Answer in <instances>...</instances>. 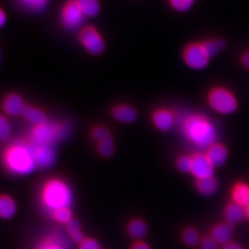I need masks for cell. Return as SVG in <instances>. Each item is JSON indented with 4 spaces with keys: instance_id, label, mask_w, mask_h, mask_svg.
<instances>
[{
    "instance_id": "cell-2",
    "label": "cell",
    "mask_w": 249,
    "mask_h": 249,
    "mask_svg": "<svg viewBox=\"0 0 249 249\" xmlns=\"http://www.w3.org/2000/svg\"><path fill=\"white\" fill-rule=\"evenodd\" d=\"M2 163L10 173L27 175L36 168L29 141L17 142L5 149Z\"/></svg>"
},
{
    "instance_id": "cell-18",
    "label": "cell",
    "mask_w": 249,
    "mask_h": 249,
    "mask_svg": "<svg viewBox=\"0 0 249 249\" xmlns=\"http://www.w3.org/2000/svg\"><path fill=\"white\" fill-rule=\"evenodd\" d=\"M86 18H94L101 13V0H75Z\"/></svg>"
},
{
    "instance_id": "cell-33",
    "label": "cell",
    "mask_w": 249,
    "mask_h": 249,
    "mask_svg": "<svg viewBox=\"0 0 249 249\" xmlns=\"http://www.w3.org/2000/svg\"><path fill=\"white\" fill-rule=\"evenodd\" d=\"M239 60L241 66L249 71V48L245 49L240 53Z\"/></svg>"
},
{
    "instance_id": "cell-20",
    "label": "cell",
    "mask_w": 249,
    "mask_h": 249,
    "mask_svg": "<svg viewBox=\"0 0 249 249\" xmlns=\"http://www.w3.org/2000/svg\"><path fill=\"white\" fill-rule=\"evenodd\" d=\"M17 212V205L14 200L7 195H0V218L10 219Z\"/></svg>"
},
{
    "instance_id": "cell-1",
    "label": "cell",
    "mask_w": 249,
    "mask_h": 249,
    "mask_svg": "<svg viewBox=\"0 0 249 249\" xmlns=\"http://www.w3.org/2000/svg\"><path fill=\"white\" fill-rule=\"evenodd\" d=\"M180 130L185 139L197 148L207 149L215 143L217 130L210 119L197 113L185 116L180 123Z\"/></svg>"
},
{
    "instance_id": "cell-34",
    "label": "cell",
    "mask_w": 249,
    "mask_h": 249,
    "mask_svg": "<svg viewBox=\"0 0 249 249\" xmlns=\"http://www.w3.org/2000/svg\"><path fill=\"white\" fill-rule=\"evenodd\" d=\"M218 244L213 238L206 237L204 238L202 242H201V247L202 249H218Z\"/></svg>"
},
{
    "instance_id": "cell-35",
    "label": "cell",
    "mask_w": 249,
    "mask_h": 249,
    "mask_svg": "<svg viewBox=\"0 0 249 249\" xmlns=\"http://www.w3.org/2000/svg\"><path fill=\"white\" fill-rule=\"evenodd\" d=\"M48 2L49 0H34L31 4L29 5V8L34 10V11L43 9Z\"/></svg>"
},
{
    "instance_id": "cell-22",
    "label": "cell",
    "mask_w": 249,
    "mask_h": 249,
    "mask_svg": "<svg viewBox=\"0 0 249 249\" xmlns=\"http://www.w3.org/2000/svg\"><path fill=\"white\" fill-rule=\"evenodd\" d=\"M127 231L131 237L136 240H140L146 235L147 226L144 221L136 218L129 222L127 227Z\"/></svg>"
},
{
    "instance_id": "cell-27",
    "label": "cell",
    "mask_w": 249,
    "mask_h": 249,
    "mask_svg": "<svg viewBox=\"0 0 249 249\" xmlns=\"http://www.w3.org/2000/svg\"><path fill=\"white\" fill-rule=\"evenodd\" d=\"M52 215L57 222L65 225L73 220V213L70 207L58 209L52 213Z\"/></svg>"
},
{
    "instance_id": "cell-31",
    "label": "cell",
    "mask_w": 249,
    "mask_h": 249,
    "mask_svg": "<svg viewBox=\"0 0 249 249\" xmlns=\"http://www.w3.org/2000/svg\"><path fill=\"white\" fill-rule=\"evenodd\" d=\"M91 136L96 142L101 141L103 139L111 136L110 132L104 126H96L91 132Z\"/></svg>"
},
{
    "instance_id": "cell-29",
    "label": "cell",
    "mask_w": 249,
    "mask_h": 249,
    "mask_svg": "<svg viewBox=\"0 0 249 249\" xmlns=\"http://www.w3.org/2000/svg\"><path fill=\"white\" fill-rule=\"evenodd\" d=\"M11 135V125L7 118L0 114V141L6 142Z\"/></svg>"
},
{
    "instance_id": "cell-21",
    "label": "cell",
    "mask_w": 249,
    "mask_h": 249,
    "mask_svg": "<svg viewBox=\"0 0 249 249\" xmlns=\"http://www.w3.org/2000/svg\"><path fill=\"white\" fill-rule=\"evenodd\" d=\"M204 46L206 47V51L211 58H213L218 53L222 52L223 50H225L227 43L224 39L220 37H211V38H206L202 40Z\"/></svg>"
},
{
    "instance_id": "cell-4",
    "label": "cell",
    "mask_w": 249,
    "mask_h": 249,
    "mask_svg": "<svg viewBox=\"0 0 249 249\" xmlns=\"http://www.w3.org/2000/svg\"><path fill=\"white\" fill-rule=\"evenodd\" d=\"M207 100L211 109L222 115H230L237 110V98L225 87H215L211 89Z\"/></svg>"
},
{
    "instance_id": "cell-40",
    "label": "cell",
    "mask_w": 249,
    "mask_h": 249,
    "mask_svg": "<svg viewBox=\"0 0 249 249\" xmlns=\"http://www.w3.org/2000/svg\"><path fill=\"white\" fill-rule=\"evenodd\" d=\"M23 3L26 5L27 7H29V5L31 4L32 2L34 0H20Z\"/></svg>"
},
{
    "instance_id": "cell-14",
    "label": "cell",
    "mask_w": 249,
    "mask_h": 249,
    "mask_svg": "<svg viewBox=\"0 0 249 249\" xmlns=\"http://www.w3.org/2000/svg\"><path fill=\"white\" fill-rule=\"evenodd\" d=\"M113 116L119 123L130 124L136 120L138 113L136 109L129 105H119L113 108Z\"/></svg>"
},
{
    "instance_id": "cell-36",
    "label": "cell",
    "mask_w": 249,
    "mask_h": 249,
    "mask_svg": "<svg viewBox=\"0 0 249 249\" xmlns=\"http://www.w3.org/2000/svg\"><path fill=\"white\" fill-rule=\"evenodd\" d=\"M67 226V232L69 235H71L73 233L77 232V231H81L80 229V225H79V223L77 222V221L73 220L71 222H70Z\"/></svg>"
},
{
    "instance_id": "cell-28",
    "label": "cell",
    "mask_w": 249,
    "mask_h": 249,
    "mask_svg": "<svg viewBox=\"0 0 249 249\" xmlns=\"http://www.w3.org/2000/svg\"><path fill=\"white\" fill-rule=\"evenodd\" d=\"M183 240L185 245L189 247H194L200 242V236L197 231L194 228H188L183 233Z\"/></svg>"
},
{
    "instance_id": "cell-38",
    "label": "cell",
    "mask_w": 249,
    "mask_h": 249,
    "mask_svg": "<svg viewBox=\"0 0 249 249\" xmlns=\"http://www.w3.org/2000/svg\"><path fill=\"white\" fill-rule=\"evenodd\" d=\"M223 249H245L242 246L238 245L236 243H228L227 245H224Z\"/></svg>"
},
{
    "instance_id": "cell-16",
    "label": "cell",
    "mask_w": 249,
    "mask_h": 249,
    "mask_svg": "<svg viewBox=\"0 0 249 249\" xmlns=\"http://www.w3.org/2000/svg\"><path fill=\"white\" fill-rule=\"evenodd\" d=\"M232 233V226L230 223H219L213 228L211 237L215 240L218 245H225L230 243Z\"/></svg>"
},
{
    "instance_id": "cell-37",
    "label": "cell",
    "mask_w": 249,
    "mask_h": 249,
    "mask_svg": "<svg viewBox=\"0 0 249 249\" xmlns=\"http://www.w3.org/2000/svg\"><path fill=\"white\" fill-rule=\"evenodd\" d=\"M132 249H151L150 248L147 244H146L145 242H142V241H139V242H137L135 245L133 246Z\"/></svg>"
},
{
    "instance_id": "cell-32",
    "label": "cell",
    "mask_w": 249,
    "mask_h": 249,
    "mask_svg": "<svg viewBox=\"0 0 249 249\" xmlns=\"http://www.w3.org/2000/svg\"><path fill=\"white\" fill-rule=\"evenodd\" d=\"M79 249H101V248L96 240L88 238L84 239L83 242L79 244Z\"/></svg>"
},
{
    "instance_id": "cell-26",
    "label": "cell",
    "mask_w": 249,
    "mask_h": 249,
    "mask_svg": "<svg viewBox=\"0 0 249 249\" xmlns=\"http://www.w3.org/2000/svg\"><path fill=\"white\" fill-rule=\"evenodd\" d=\"M36 249H66L64 243L57 235H51L41 241Z\"/></svg>"
},
{
    "instance_id": "cell-19",
    "label": "cell",
    "mask_w": 249,
    "mask_h": 249,
    "mask_svg": "<svg viewBox=\"0 0 249 249\" xmlns=\"http://www.w3.org/2000/svg\"><path fill=\"white\" fill-rule=\"evenodd\" d=\"M21 115L24 117V119L34 124V126L47 123V118L43 111L33 106H25Z\"/></svg>"
},
{
    "instance_id": "cell-30",
    "label": "cell",
    "mask_w": 249,
    "mask_h": 249,
    "mask_svg": "<svg viewBox=\"0 0 249 249\" xmlns=\"http://www.w3.org/2000/svg\"><path fill=\"white\" fill-rule=\"evenodd\" d=\"M192 163H193V159L192 156H180L177 161L178 169L185 173H191Z\"/></svg>"
},
{
    "instance_id": "cell-8",
    "label": "cell",
    "mask_w": 249,
    "mask_h": 249,
    "mask_svg": "<svg viewBox=\"0 0 249 249\" xmlns=\"http://www.w3.org/2000/svg\"><path fill=\"white\" fill-rule=\"evenodd\" d=\"M86 17L79 8L75 0H68L62 6L61 22L67 30H76L84 24Z\"/></svg>"
},
{
    "instance_id": "cell-41",
    "label": "cell",
    "mask_w": 249,
    "mask_h": 249,
    "mask_svg": "<svg viewBox=\"0 0 249 249\" xmlns=\"http://www.w3.org/2000/svg\"><path fill=\"white\" fill-rule=\"evenodd\" d=\"M246 218H248L249 219V207H248V208L246 209Z\"/></svg>"
},
{
    "instance_id": "cell-15",
    "label": "cell",
    "mask_w": 249,
    "mask_h": 249,
    "mask_svg": "<svg viewBox=\"0 0 249 249\" xmlns=\"http://www.w3.org/2000/svg\"><path fill=\"white\" fill-rule=\"evenodd\" d=\"M224 217L231 225L240 223L246 218V209L235 202H231L225 207Z\"/></svg>"
},
{
    "instance_id": "cell-24",
    "label": "cell",
    "mask_w": 249,
    "mask_h": 249,
    "mask_svg": "<svg viewBox=\"0 0 249 249\" xmlns=\"http://www.w3.org/2000/svg\"><path fill=\"white\" fill-rule=\"evenodd\" d=\"M168 6L176 12L185 13L194 7L195 0H166Z\"/></svg>"
},
{
    "instance_id": "cell-3",
    "label": "cell",
    "mask_w": 249,
    "mask_h": 249,
    "mask_svg": "<svg viewBox=\"0 0 249 249\" xmlns=\"http://www.w3.org/2000/svg\"><path fill=\"white\" fill-rule=\"evenodd\" d=\"M41 202L51 213L58 209L70 207L73 201L71 189L60 179L46 181L41 189Z\"/></svg>"
},
{
    "instance_id": "cell-23",
    "label": "cell",
    "mask_w": 249,
    "mask_h": 249,
    "mask_svg": "<svg viewBox=\"0 0 249 249\" xmlns=\"http://www.w3.org/2000/svg\"><path fill=\"white\" fill-rule=\"evenodd\" d=\"M196 189L204 196H211L218 189V183L213 178L196 180Z\"/></svg>"
},
{
    "instance_id": "cell-9",
    "label": "cell",
    "mask_w": 249,
    "mask_h": 249,
    "mask_svg": "<svg viewBox=\"0 0 249 249\" xmlns=\"http://www.w3.org/2000/svg\"><path fill=\"white\" fill-rule=\"evenodd\" d=\"M192 175L196 180L213 178L214 166L211 163L206 154L197 153L192 156Z\"/></svg>"
},
{
    "instance_id": "cell-11",
    "label": "cell",
    "mask_w": 249,
    "mask_h": 249,
    "mask_svg": "<svg viewBox=\"0 0 249 249\" xmlns=\"http://www.w3.org/2000/svg\"><path fill=\"white\" fill-rule=\"evenodd\" d=\"M152 123L156 129L162 132H167L175 124V116L168 109L160 108L154 113Z\"/></svg>"
},
{
    "instance_id": "cell-17",
    "label": "cell",
    "mask_w": 249,
    "mask_h": 249,
    "mask_svg": "<svg viewBox=\"0 0 249 249\" xmlns=\"http://www.w3.org/2000/svg\"><path fill=\"white\" fill-rule=\"evenodd\" d=\"M233 202L240 205L244 208L249 207V185L245 182H239L233 187L231 190Z\"/></svg>"
},
{
    "instance_id": "cell-10",
    "label": "cell",
    "mask_w": 249,
    "mask_h": 249,
    "mask_svg": "<svg viewBox=\"0 0 249 249\" xmlns=\"http://www.w3.org/2000/svg\"><path fill=\"white\" fill-rule=\"evenodd\" d=\"M29 142L31 143L36 168H47L51 166L55 160V152L52 146L34 143L30 140Z\"/></svg>"
},
{
    "instance_id": "cell-12",
    "label": "cell",
    "mask_w": 249,
    "mask_h": 249,
    "mask_svg": "<svg viewBox=\"0 0 249 249\" xmlns=\"http://www.w3.org/2000/svg\"><path fill=\"white\" fill-rule=\"evenodd\" d=\"M206 155L214 168L220 167L228 160V148L223 144L215 142L206 149Z\"/></svg>"
},
{
    "instance_id": "cell-39",
    "label": "cell",
    "mask_w": 249,
    "mask_h": 249,
    "mask_svg": "<svg viewBox=\"0 0 249 249\" xmlns=\"http://www.w3.org/2000/svg\"><path fill=\"white\" fill-rule=\"evenodd\" d=\"M7 22V17L5 12H3V10L0 8V28L4 26V24Z\"/></svg>"
},
{
    "instance_id": "cell-7",
    "label": "cell",
    "mask_w": 249,
    "mask_h": 249,
    "mask_svg": "<svg viewBox=\"0 0 249 249\" xmlns=\"http://www.w3.org/2000/svg\"><path fill=\"white\" fill-rule=\"evenodd\" d=\"M66 131L64 125L47 122L45 124L34 127L29 140L34 143L52 146V144L60 139Z\"/></svg>"
},
{
    "instance_id": "cell-6",
    "label": "cell",
    "mask_w": 249,
    "mask_h": 249,
    "mask_svg": "<svg viewBox=\"0 0 249 249\" xmlns=\"http://www.w3.org/2000/svg\"><path fill=\"white\" fill-rule=\"evenodd\" d=\"M78 40L82 47L91 55H101L107 48L106 39L94 25L83 27L78 35Z\"/></svg>"
},
{
    "instance_id": "cell-5",
    "label": "cell",
    "mask_w": 249,
    "mask_h": 249,
    "mask_svg": "<svg viewBox=\"0 0 249 249\" xmlns=\"http://www.w3.org/2000/svg\"><path fill=\"white\" fill-rule=\"evenodd\" d=\"M180 54L185 66L194 71L205 69L212 59L202 41H189L184 46Z\"/></svg>"
},
{
    "instance_id": "cell-13",
    "label": "cell",
    "mask_w": 249,
    "mask_h": 249,
    "mask_svg": "<svg viewBox=\"0 0 249 249\" xmlns=\"http://www.w3.org/2000/svg\"><path fill=\"white\" fill-rule=\"evenodd\" d=\"M25 106L23 99L18 94H9L2 101V108L7 114L11 116L22 114Z\"/></svg>"
},
{
    "instance_id": "cell-25",
    "label": "cell",
    "mask_w": 249,
    "mask_h": 249,
    "mask_svg": "<svg viewBox=\"0 0 249 249\" xmlns=\"http://www.w3.org/2000/svg\"><path fill=\"white\" fill-rule=\"evenodd\" d=\"M97 150L99 153L104 157H110L113 156L115 150V145L112 136L97 142Z\"/></svg>"
}]
</instances>
